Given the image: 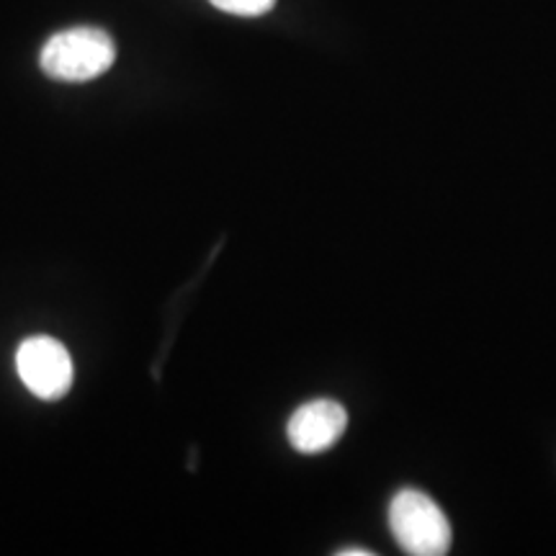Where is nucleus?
I'll use <instances>...</instances> for the list:
<instances>
[{
    "label": "nucleus",
    "instance_id": "nucleus-5",
    "mask_svg": "<svg viewBox=\"0 0 556 556\" xmlns=\"http://www.w3.org/2000/svg\"><path fill=\"white\" fill-rule=\"evenodd\" d=\"M208 3L232 16H263L274 9L276 0H208Z\"/></svg>",
    "mask_w": 556,
    "mask_h": 556
},
{
    "label": "nucleus",
    "instance_id": "nucleus-6",
    "mask_svg": "<svg viewBox=\"0 0 556 556\" xmlns=\"http://www.w3.org/2000/svg\"><path fill=\"white\" fill-rule=\"evenodd\" d=\"M338 556H374V552H368V548H340Z\"/></svg>",
    "mask_w": 556,
    "mask_h": 556
},
{
    "label": "nucleus",
    "instance_id": "nucleus-2",
    "mask_svg": "<svg viewBox=\"0 0 556 556\" xmlns=\"http://www.w3.org/2000/svg\"><path fill=\"white\" fill-rule=\"evenodd\" d=\"M389 528L402 552L441 556L451 546V523L433 500L417 490H402L389 505Z\"/></svg>",
    "mask_w": 556,
    "mask_h": 556
},
{
    "label": "nucleus",
    "instance_id": "nucleus-3",
    "mask_svg": "<svg viewBox=\"0 0 556 556\" xmlns=\"http://www.w3.org/2000/svg\"><path fill=\"white\" fill-rule=\"evenodd\" d=\"M16 371L34 397L54 402L73 384V358L67 348L50 336L26 338L16 351Z\"/></svg>",
    "mask_w": 556,
    "mask_h": 556
},
{
    "label": "nucleus",
    "instance_id": "nucleus-4",
    "mask_svg": "<svg viewBox=\"0 0 556 556\" xmlns=\"http://www.w3.org/2000/svg\"><path fill=\"white\" fill-rule=\"evenodd\" d=\"M348 428L345 407L336 400H312L287 422L289 443L299 454H323L336 446Z\"/></svg>",
    "mask_w": 556,
    "mask_h": 556
},
{
    "label": "nucleus",
    "instance_id": "nucleus-1",
    "mask_svg": "<svg viewBox=\"0 0 556 556\" xmlns=\"http://www.w3.org/2000/svg\"><path fill=\"white\" fill-rule=\"evenodd\" d=\"M116 60V45L103 29L75 26L58 31L41 47L39 65L62 83H86L99 78Z\"/></svg>",
    "mask_w": 556,
    "mask_h": 556
}]
</instances>
